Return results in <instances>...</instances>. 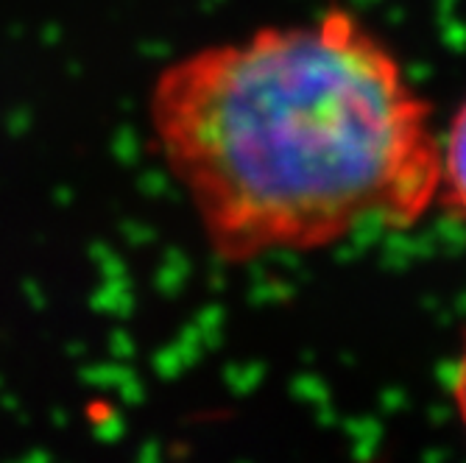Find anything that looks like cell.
Here are the masks:
<instances>
[{
	"label": "cell",
	"mask_w": 466,
	"mask_h": 463,
	"mask_svg": "<svg viewBox=\"0 0 466 463\" xmlns=\"http://www.w3.org/2000/svg\"><path fill=\"white\" fill-rule=\"evenodd\" d=\"M146 115L207 248L229 266L405 232L439 204L433 104L347 6L171 59Z\"/></svg>",
	"instance_id": "1"
},
{
	"label": "cell",
	"mask_w": 466,
	"mask_h": 463,
	"mask_svg": "<svg viewBox=\"0 0 466 463\" xmlns=\"http://www.w3.org/2000/svg\"><path fill=\"white\" fill-rule=\"evenodd\" d=\"M439 206L466 226V96L441 129V185Z\"/></svg>",
	"instance_id": "2"
},
{
	"label": "cell",
	"mask_w": 466,
	"mask_h": 463,
	"mask_svg": "<svg viewBox=\"0 0 466 463\" xmlns=\"http://www.w3.org/2000/svg\"><path fill=\"white\" fill-rule=\"evenodd\" d=\"M447 391H450V402L455 410L458 425L466 433V338L458 349V355L450 363V374H447Z\"/></svg>",
	"instance_id": "3"
}]
</instances>
